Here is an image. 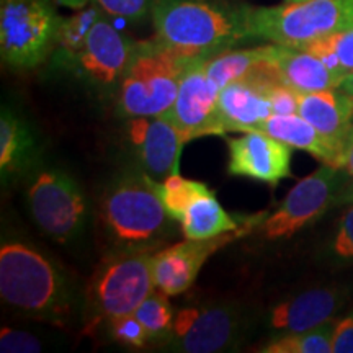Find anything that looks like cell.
Listing matches in <instances>:
<instances>
[{"label":"cell","instance_id":"6da1fadb","mask_svg":"<svg viewBox=\"0 0 353 353\" xmlns=\"http://www.w3.org/2000/svg\"><path fill=\"white\" fill-rule=\"evenodd\" d=\"M0 296L13 311L61 327L76 321L79 312L69 278L21 241H3L0 247Z\"/></svg>","mask_w":353,"mask_h":353},{"label":"cell","instance_id":"7a4b0ae2","mask_svg":"<svg viewBox=\"0 0 353 353\" xmlns=\"http://www.w3.org/2000/svg\"><path fill=\"white\" fill-rule=\"evenodd\" d=\"M156 39L185 57H213L250 39L244 7L218 0H154Z\"/></svg>","mask_w":353,"mask_h":353},{"label":"cell","instance_id":"3957f363","mask_svg":"<svg viewBox=\"0 0 353 353\" xmlns=\"http://www.w3.org/2000/svg\"><path fill=\"white\" fill-rule=\"evenodd\" d=\"M170 219L159 182L143 170L118 175L101 200V223L118 250H151L170 232Z\"/></svg>","mask_w":353,"mask_h":353},{"label":"cell","instance_id":"277c9868","mask_svg":"<svg viewBox=\"0 0 353 353\" xmlns=\"http://www.w3.org/2000/svg\"><path fill=\"white\" fill-rule=\"evenodd\" d=\"M250 39L301 48L353 26V0H304L276 7L244 6Z\"/></svg>","mask_w":353,"mask_h":353},{"label":"cell","instance_id":"5b68a950","mask_svg":"<svg viewBox=\"0 0 353 353\" xmlns=\"http://www.w3.org/2000/svg\"><path fill=\"white\" fill-rule=\"evenodd\" d=\"M198 59V57H195ZM192 57L154 41L138 43L120 82L118 108L130 118L157 117L169 112Z\"/></svg>","mask_w":353,"mask_h":353},{"label":"cell","instance_id":"8992f818","mask_svg":"<svg viewBox=\"0 0 353 353\" xmlns=\"http://www.w3.org/2000/svg\"><path fill=\"white\" fill-rule=\"evenodd\" d=\"M154 290L151 250H120L105 259L92 275L87 307L95 319L112 324L132 314Z\"/></svg>","mask_w":353,"mask_h":353},{"label":"cell","instance_id":"52a82bcc","mask_svg":"<svg viewBox=\"0 0 353 353\" xmlns=\"http://www.w3.org/2000/svg\"><path fill=\"white\" fill-rule=\"evenodd\" d=\"M250 314L239 301H211L175 312L174 330L162 348L179 353L236 350L249 334Z\"/></svg>","mask_w":353,"mask_h":353},{"label":"cell","instance_id":"ba28073f","mask_svg":"<svg viewBox=\"0 0 353 353\" xmlns=\"http://www.w3.org/2000/svg\"><path fill=\"white\" fill-rule=\"evenodd\" d=\"M63 19L51 0H0V54L15 69L37 68L56 48Z\"/></svg>","mask_w":353,"mask_h":353},{"label":"cell","instance_id":"9c48e42d","mask_svg":"<svg viewBox=\"0 0 353 353\" xmlns=\"http://www.w3.org/2000/svg\"><path fill=\"white\" fill-rule=\"evenodd\" d=\"M26 200L38 228L59 244L76 241L85 229L87 198L63 170L39 172L26 190Z\"/></svg>","mask_w":353,"mask_h":353},{"label":"cell","instance_id":"30bf717a","mask_svg":"<svg viewBox=\"0 0 353 353\" xmlns=\"http://www.w3.org/2000/svg\"><path fill=\"white\" fill-rule=\"evenodd\" d=\"M350 175L341 167L324 164L290 190L275 213L262 221L257 228L267 241L290 239L321 218L330 206H335L341 190Z\"/></svg>","mask_w":353,"mask_h":353},{"label":"cell","instance_id":"8fae6325","mask_svg":"<svg viewBox=\"0 0 353 353\" xmlns=\"http://www.w3.org/2000/svg\"><path fill=\"white\" fill-rule=\"evenodd\" d=\"M275 82L278 81L272 63L267 59L245 77L221 88L206 136H226L234 131L249 132L272 117L270 88Z\"/></svg>","mask_w":353,"mask_h":353},{"label":"cell","instance_id":"7c38bea8","mask_svg":"<svg viewBox=\"0 0 353 353\" xmlns=\"http://www.w3.org/2000/svg\"><path fill=\"white\" fill-rule=\"evenodd\" d=\"M128 141L139 170L151 179L162 182L179 172L185 139L165 113L131 118L128 125Z\"/></svg>","mask_w":353,"mask_h":353},{"label":"cell","instance_id":"4fadbf2b","mask_svg":"<svg viewBox=\"0 0 353 353\" xmlns=\"http://www.w3.org/2000/svg\"><path fill=\"white\" fill-rule=\"evenodd\" d=\"M242 229L224 232L210 239H187L154 254V281L156 288L169 296L187 291L196 281L203 265L214 252L239 239Z\"/></svg>","mask_w":353,"mask_h":353},{"label":"cell","instance_id":"5bb4252c","mask_svg":"<svg viewBox=\"0 0 353 353\" xmlns=\"http://www.w3.org/2000/svg\"><path fill=\"white\" fill-rule=\"evenodd\" d=\"M226 141L229 175L245 176L272 187L291 176V145L259 131L242 132L239 138H226Z\"/></svg>","mask_w":353,"mask_h":353},{"label":"cell","instance_id":"9a60e30c","mask_svg":"<svg viewBox=\"0 0 353 353\" xmlns=\"http://www.w3.org/2000/svg\"><path fill=\"white\" fill-rule=\"evenodd\" d=\"M134 48L136 44L103 15L88 34L76 65L95 83L105 87L117 85L131 63Z\"/></svg>","mask_w":353,"mask_h":353},{"label":"cell","instance_id":"2e32d148","mask_svg":"<svg viewBox=\"0 0 353 353\" xmlns=\"http://www.w3.org/2000/svg\"><path fill=\"white\" fill-rule=\"evenodd\" d=\"M348 301V291L341 286H321L278 303L268 314L273 332L296 334L319 327L335 319Z\"/></svg>","mask_w":353,"mask_h":353},{"label":"cell","instance_id":"e0dca14e","mask_svg":"<svg viewBox=\"0 0 353 353\" xmlns=\"http://www.w3.org/2000/svg\"><path fill=\"white\" fill-rule=\"evenodd\" d=\"M198 57L192 61L180 82L179 94L165 114L183 136L185 143L206 136V130L213 117L219 92L211 85L206 76V61Z\"/></svg>","mask_w":353,"mask_h":353},{"label":"cell","instance_id":"ac0fdd59","mask_svg":"<svg viewBox=\"0 0 353 353\" xmlns=\"http://www.w3.org/2000/svg\"><path fill=\"white\" fill-rule=\"evenodd\" d=\"M298 114L311 123L342 159L353 131L352 97L343 94L339 88L304 94L299 99Z\"/></svg>","mask_w":353,"mask_h":353},{"label":"cell","instance_id":"d6986e66","mask_svg":"<svg viewBox=\"0 0 353 353\" xmlns=\"http://www.w3.org/2000/svg\"><path fill=\"white\" fill-rule=\"evenodd\" d=\"M270 63L276 81L298 94L339 88L342 77L324 61L306 50L273 44Z\"/></svg>","mask_w":353,"mask_h":353},{"label":"cell","instance_id":"ffe728a7","mask_svg":"<svg viewBox=\"0 0 353 353\" xmlns=\"http://www.w3.org/2000/svg\"><path fill=\"white\" fill-rule=\"evenodd\" d=\"M252 131L263 132L291 145L293 149H301L312 154L324 164L339 167L341 162V156L329 144V141L311 123L304 120L301 114H272Z\"/></svg>","mask_w":353,"mask_h":353},{"label":"cell","instance_id":"44dd1931","mask_svg":"<svg viewBox=\"0 0 353 353\" xmlns=\"http://www.w3.org/2000/svg\"><path fill=\"white\" fill-rule=\"evenodd\" d=\"M34 138L30 126L10 108L0 113V172L3 183L32 165Z\"/></svg>","mask_w":353,"mask_h":353},{"label":"cell","instance_id":"7402d4cb","mask_svg":"<svg viewBox=\"0 0 353 353\" xmlns=\"http://www.w3.org/2000/svg\"><path fill=\"white\" fill-rule=\"evenodd\" d=\"M180 226L187 239H210L219 234L241 229L237 221L221 206L213 190L196 198L188 206Z\"/></svg>","mask_w":353,"mask_h":353},{"label":"cell","instance_id":"603a6c76","mask_svg":"<svg viewBox=\"0 0 353 353\" xmlns=\"http://www.w3.org/2000/svg\"><path fill=\"white\" fill-rule=\"evenodd\" d=\"M273 44H265L249 50H226L221 51L206 61V76L216 90H221L237 79L245 77L247 74L257 69L259 64L270 59Z\"/></svg>","mask_w":353,"mask_h":353},{"label":"cell","instance_id":"cb8c5ba5","mask_svg":"<svg viewBox=\"0 0 353 353\" xmlns=\"http://www.w3.org/2000/svg\"><path fill=\"white\" fill-rule=\"evenodd\" d=\"M105 13L95 2H90L87 7L81 8L69 19H63L59 33H57V54L63 63L76 64L88 39L94 25Z\"/></svg>","mask_w":353,"mask_h":353},{"label":"cell","instance_id":"d4e9b609","mask_svg":"<svg viewBox=\"0 0 353 353\" xmlns=\"http://www.w3.org/2000/svg\"><path fill=\"white\" fill-rule=\"evenodd\" d=\"M132 316L143 325L151 343L162 345L174 330L175 312L169 301V294L157 288L136 307Z\"/></svg>","mask_w":353,"mask_h":353},{"label":"cell","instance_id":"484cf974","mask_svg":"<svg viewBox=\"0 0 353 353\" xmlns=\"http://www.w3.org/2000/svg\"><path fill=\"white\" fill-rule=\"evenodd\" d=\"M337 321L325 322L319 327L296 334L278 335L260 352L263 353H332L334 330Z\"/></svg>","mask_w":353,"mask_h":353},{"label":"cell","instance_id":"4316f807","mask_svg":"<svg viewBox=\"0 0 353 353\" xmlns=\"http://www.w3.org/2000/svg\"><path fill=\"white\" fill-rule=\"evenodd\" d=\"M319 57L342 79L353 72V26L301 48Z\"/></svg>","mask_w":353,"mask_h":353},{"label":"cell","instance_id":"83f0119b","mask_svg":"<svg viewBox=\"0 0 353 353\" xmlns=\"http://www.w3.org/2000/svg\"><path fill=\"white\" fill-rule=\"evenodd\" d=\"M211 192L203 182L196 180H188L175 172L165 180L159 182V193H161L162 203H164L167 213L174 221H182L188 206L192 205L196 198L205 193Z\"/></svg>","mask_w":353,"mask_h":353},{"label":"cell","instance_id":"f1b7e54d","mask_svg":"<svg viewBox=\"0 0 353 353\" xmlns=\"http://www.w3.org/2000/svg\"><path fill=\"white\" fill-rule=\"evenodd\" d=\"M107 17L125 20L128 23H143L152 13L154 0H92Z\"/></svg>","mask_w":353,"mask_h":353},{"label":"cell","instance_id":"f546056e","mask_svg":"<svg viewBox=\"0 0 353 353\" xmlns=\"http://www.w3.org/2000/svg\"><path fill=\"white\" fill-rule=\"evenodd\" d=\"M327 255L335 263H353V203L339 219L337 232L330 241Z\"/></svg>","mask_w":353,"mask_h":353},{"label":"cell","instance_id":"4dcf8cb0","mask_svg":"<svg viewBox=\"0 0 353 353\" xmlns=\"http://www.w3.org/2000/svg\"><path fill=\"white\" fill-rule=\"evenodd\" d=\"M108 327L114 341L125 347L141 348L151 343L148 334L144 332L143 325L139 324V321L132 314L112 322V324H108Z\"/></svg>","mask_w":353,"mask_h":353},{"label":"cell","instance_id":"1f68e13d","mask_svg":"<svg viewBox=\"0 0 353 353\" xmlns=\"http://www.w3.org/2000/svg\"><path fill=\"white\" fill-rule=\"evenodd\" d=\"M43 343L37 335L26 330L3 327L0 332V352L3 353H32L41 352Z\"/></svg>","mask_w":353,"mask_h":353},{"label":"cell","instance_id":"d6a6232c","mask_svg":"<svg viewBox=\"0 0 353 353\" xmlns=\"http://www.w3.org/2000/svg\"><path fill=\"white\" fill-rule=\"evenodd\" d=\"M299 99L301 94L280 82H275L270 88L273 114H298Z\"/></svg>","mask_w":353,"mask_h":353},{"label":"cell","instance_id":"836d02e7","mask_svg":"<svg viewBox=\"0 0 353 353\" xmlns=\"http://www.w3.org/2000/svg\"><path fill=\"white\" fill-rule=\"evenodd\" d=\"M332 353H353V311L335 324Z\"/></svg>","mask_w":353,"mask_h":353},{"label":"cell","instance_id":"e575fe53","mask_svg":"<svg viewBox=\"0 0 353 353\" xmlns=\"http://www.w3.org/2000/svg\"><path fill=\"white\" fill-rule=\"evenodd\" d=\"M339 167L345 170L347 174L353 179V131H352L350 138H348V143L345 145V151H343V154H342L341 164H339Z\"/></svg>","mask_w":353,"mask_h":353},{"label":"cell","instance_id":"d590c367","mask_svg":"<svg viewBox=\"0 0 353 353\" xmlns=\"http://www.w3.org/2000/svg\"><path fill=\"white\" fill-rule=\"evenodd\" d=\"M353 203V182H348L345 187L341 190L337 198H335V205H352Z\"/></svg>","mask_w":353,"mask_h":353},{"label":"cell","instance_id":"8d00e7d4","mask_svg":"<svg viewBox=\"0 0 353 353\" xmlns=\"http://www.w3.org/2000/svg\"><path fill=\"white\" fill-rule=\"evenodd\" d=\"M56 2L63 7L72 8V10H81V8L87 7L92 0H56Z\"/></svg>","mask_w":353,"mask_h":353},{"label":"cell","instance_id":"74e56055","mask_svg":"<svg viewBox=\"0 0 353 353\" xmlns=\"http://www.w3.org/2000/svg\"><path fill=\"white\" fill-rule=\"evenodd\" d=\"M339 90L343 92V94H347L348 97H352L353 99V72L348 74L342 79L341 85H339Z\"/></svg>","mask_w":353,"mask_h":353},{"label":"cell","instance_id":"f35d334b","mask_svg":"<svg viewBox=\"0 0 353 353\" xmlns=\"http://www.w3.org/2000/svg\"><path fill=\"white\" fill-rule=\"evenodd\" d=\"M286 2H304V0H286Z\"/></svg>","mask_w":353,"mask_h":353}]
</instances>
